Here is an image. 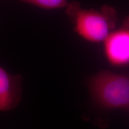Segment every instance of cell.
<instances>
[{"label": "cell", "instance_id": "6da1fadb", "mask_svg": "<svg viewBox=\"0 0 129 129\" xmlns=\"http://www.w3.org/2000/svg\"><path fill=\"white\" fill-rule=\"evenodd\" d=\"M66 13L73 25L74 32L90 43H99L106 39L115 28V10L104 6L99 10L83 9L80 3L72 1L66 7Z\"/></svg>", "mask_w": 129, "mask_h": 129}, {"label": "cell", "instance_id": "7a4b0ae2", "mask_svg": "<svg viewBox=\"0 0 129 129\" xmlns=\"http://www.w3.org/2000/svg\"><path fill=\"white\" fill-rule=\"evenodd\" d=\"M87 87L92 99L107 109H129V71H101L91 76Z\"/></svg>", "mask_w": 129, "mask_h": 129}, {"label": "cell", "instance_id": "3957f363", "mask_svg": "<svg viewBox=\"0 0 129 129\" xmlns=\"http://www.w3.org/2000/svg\"><path fill=\"white\" fill-rule=\"evenodd\" d=\"M106 60L114 67L129 64V16L122 25L114 30L104 42Z\"/></svg>", "mask_w": 129, "mask_h": 129}, {"label": "cell", "instance_id": "277c9868", "mask_svg": "<svg viewBox=\"0 0 129 129\" xmlns=\"http://www.w3.org/2000/svg\"><path fill=\"white\" fill-rule=\"evenodd\" d=\"M22 77L9 73L0 64V111L12 110L22 99Z\"/></svg>", "mask_w": 129, "mask_h": 129}, {"label": "cell", "instance_id": "5b68a950", "mask_svg": "<svg viewBox=\"0 0 129 129\" xmlns=\"http://www.w3.org/2000/svg\"><path fill=\"white\" fill-rule=\"evenodd\" d=\"M19 1L46 10L66 8L69 4L68 0H19Z\"/></svg>", "mask_w": 129, "mask_h": 129}]
</instances>
